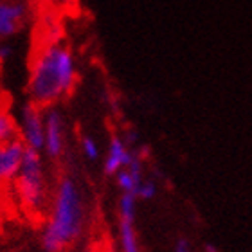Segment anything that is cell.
Listing matches in <instances>:
<instances>
[{
  "mask_svg": "<svg viewBox=\"0 0 252 252\" xmlns=\"http://www.w3.org/2000/svg\"><path fill=\"white\" fill-rule=\"evenodd\" d=\"M123 141H125V144L128 148H131V150H133V148H137V144H139V142H141V135H139V131L135 130V128H126L125 131H123Z\"/></svg>",
  "mask_w": 252,
  "mask_h": 252,
  "instance_id": "cell-15",
  "label": "cell"
},
{
  "mask_svg": "<svg viewBox=\"0 0 252 252\" xmlns=\"http://www.w3.org/2000/svg\"><path fill=\"white\" fill-rule=\"evenodd\" d=\"M18 121V137L24 142V146L34 152H43V141H45V119H43V108L27 101L22 105Z\"/></svg>",
  "mask_w": 252,
  "mask_h": 252,
  "instance_id": "cell-4",
  "label": "cell"
},
{
  "mask_svg": "<svg viewBox=\"0 0 252 252\" xmlns=\"http://www.w3.org/2000/svg\"><path fill=\"white\" fill-rule=\"evenodd\" d=\"M56 11L47 9L43 15L42 20V38H40V45H56V43H63L65 38V31H63V24L60 18L54 15Z\"/></svg>",
  "mask_w": 252,
  "mask_h": 252,
  "instance_id": "cell-9",
  "label": "cell"
},
{
  "mask_svg": "<svg viewBox=\"0 0 252 252\" xmlns=\"http://www.w3.org/2000/svg\"><path fill=\"white\" fill-rule=\"evenodd\" d=\"M42 5H45L47 9L51 11H58V9H67L76 2V0H38Z\"/></svg>",
  "mask_w": 252,
  "mask_h": 252,
  "instance_id": "cell-16",
  "label": "cell"
},
{
  "mask_svg": "<svg viewBox=\"0 0 252 252\" xmlns=\"http://www.w3.org/2000/svg\"><path fill=\"white\" fill-rule=\"evenodd\" d=\"M173 252H193V247H191V243H189L186 238H179L177 243H175Z\"/></svg>",
  "mask_w": 252,
  "mask_h": 252,
  "instance_id": "cell-18",
  "label": "cell"
},
{
  "mask_svg": "<svg viewBox=\"0 0 252 252\" xmlns=\"http://www.w3.org/2000/svg\"><path fill=\"white\" fill-rule=\"evenodd\" d=\"M78 83L76 56L65 43L40 45L27 78V94L34 105L49 108L72 94Z\"/></svg>",
  "mask_w": 252,
  "mask_h": 252,
  "instance_id": "cell-1",
  "label": "cell"
},
{
  "mask_svg": "<svg viewBox=\"0 0 252 252\" xmlns=\"http://www.w3.org/2000/svg\"><path fill=\"white\" fill-rule=\"evenodd\" d=\"M24 152H26V146L20 139L0 146V186L9 184L16 179L22 158H24Z\"/></svg>",
  "mask_w": 252,
  "mask_h": 252,
  "instance_id": "cell-7",
  "label": "cell"
},
{
  "mask_svg": "<svg viewBox=\"0 0 252 252\" xmlns=\"http://www.w3.org/2000/svg\"><path fill=\"white\" fill-rule=\"evenodd\" d=\"M155 194H157V182L152 179H144L135 189L137 200H152L155 198Z\"/></svg>",
  "mask_w": 252,
  "mask_h": 252,
  "instance_id": "cell-14",
  "label": "cell"
},
{
  "mask_svg": "<svg viewBox=\"0 0 252 252\" xmlns=\"http://www.w3.org/2000/svg\"><path fill=\"white\" fill-rule=\"evenodd\" d=\"M119 245L121 252H141L135 218H119Z\"/></svg>",
  "mask_w": 252,
  "mask_h": 252,
  "instance_id": "cell-10",
  "label": "cell"
},
{
  "mask_svg": "<svg viewBox=\"0 0 252 252\" xmlns=\"http://www.w3.org/2000/svg\"><path fill=\"white\" fill-rule=\"evenodd\" d=\"M79 148H81V153H83V157L87 160H97L101 157V152H99V146H97V141H95L94 137L90 135H83L81 137V141H79Z\"/></svg>",
  "mask_w": 252,
  "mask_h": 252,
  "instance_id": "cell-12",
  "label": "cell"
},
{
  "mask_svg": "<svg viewBox=\"0 0 252 252\" xmlns=\"http://www.w3.org/2000/svg\"><path fill=\"white\" fill-rule=\"evenodd\" d=\"M0 2H7V0H0Z\"/></svg>",
  "mask_w": 252,
  "mask_h": 252,
  "instance_id": "cell-21",
  "label": "cell"
},
{
  "mask_svg": "<svg viewBox=\"0 0 252 252\" xmlns=\"http://www.w3.org/2000/svg\"><path fill=\"white\" fill-rule=\"evenodd\" d=\"M16 139H20L18 137V121L9 110L0 108V146L16 141Z\"/></svg>",
  "mask_w": 252,
  "mask_h": 252,
  "instance_id": "cell-11",
  "label": "cell"
},
{
  "mask_svg": "<svg viewBox=\"0 0 252 252\" xmlns=\"http://www.w3.org/2000/svg\"><path fill=\"white\" fill-rule=\"evenodd\" d=\"M29 16V4L26 0L0 2V38H11L22 31Z\"/></svg>",
  "mask_w": 252,
  "mask_h": 252,
  "instance_id": "cell-6",
  "label": "cell"
},
{
  "mask_svg": "<svg viewBox=\"0 0 252 252\" xmlns=\"http://www.w3.org/2000/svg\"><path fill=\"white\" fill-rule=\"evenodd\" d=\"M43 119H45V141H43V152L51 160H58L65 152V119L60 108L49 106L43 108Z\"/></svg>",
  "mask_w": 252,
  "mask_h": 252,
  "instance_id": "cell-5",
  "label": "cell"
},
{
  "mask_svg": "<svg viewBox=\"0 0 252 252\" xmlns=\"http://www.w3.org/2000/svg\"><path fill=\"white\" fill-rule=\"evenodd\" d=\"M13 182L24 211L31 216H42L49 204V189L42 153L26 148L18 175Z\"/></svg>",
  "mask_w": 252,
  "mask_h": 252,
  "instance_id": "cell-3",
  "label": "cell"
},
{
  "mask_svg": "<svg viewBox=\"0 0 252 252\" xmlns=\"http://www.w3.org/2000/svg\"><path fill=\"white\" fill-rule=\"evenodd\" d=\"M11 56H13V47H11V43L0 42V63L7 62Z\"/></svg>",
  "mask_w": 252,
  "mask_h": 252,
  "instance_id": "cell-17",
  "label": "cell"
},
{
  "mask_svg": "<svg viewBox=\"0 0 252 252\" xmlns=\"http://www.w3.org/2000/svg\"><path fill=\"white\" fill-rule=\"evenodd\" d=\"M131 157H133V150L126 146L123 137L117 133L112 135L106 148L105 160H103V173L106 177H116V173H119L130 164Z\"/></svg>",
  "mask_w": 252,
  "mask_h": 252,
  "instance_id": "cell-8",
  "label": "cell"
},
{
  "mask_svg": "<svg viewBox=\"0 0 252 252\" xmlns=\"http://www.w3.org/2000/svg\"><path fill=\"white\" fill-rule=\"evenodd\" d=\"M204 251L205 252H218V249H216V245H213V243H205Z\"/></svg>",
  "mask_w": 252,
  "mask_h": 252,
  "instance_id": "cell-19",
  "label": "cell"
},
{
  "mask_svg": "<svg viewBox=\"0 0 252 252\" xmlns=\"http://www.w3.org/2000/svg\"><path fill=\"white\" fill-rule=\"evenodd\" d=\"M116 184L117 188L121 189V193H133L135 194V189L139 188V184L135 182V179L131 177V173L128 169H121L119 173H116Z\"/></svg>",
  "mask_w": 252,
  "mask_h": 252,
  "instance_id": "cell-13",
  "label": "cell"
},
{
  "mask_svg": "<svg viewBox=\"0 0 252 252\" xmlns=\"http://www.w3.org/2000/svg\"><path fill=\"white\" fill-rule=\"evenodd\" d=\"M0 232H2V211H0Z\"/></svg>",
  "mask_w": 252,
  "mask_h": 252,
  "instance_id": "cell-20",
  "label": "cell"
},
{
  "mask_svg": "<svg viewBox=\"0 0 252 252\" xmlns=\"http://www.w3.org/2000/svg\"><path fill=\"white\" fill-rule=\"evenodd\" d=\"M85 204L81 189L72 177H62L54 191L42 243L47 252H62L83 232Z\"/></svg>",
  "mask_w": 252,
  "mask_h": 252,
  "instance_id": "cell-2",
  "label": "cell"
}]
</instances>
